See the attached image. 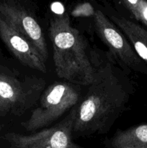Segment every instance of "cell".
Instances as JSON below:
<instances>
[{
  "label": "cell",
  "instance_id": "1",
  "mask_svg": "<svg viewBox=\"0 0 147 148\" xmlns=\"http://www.w3.org/2000/svg\"><path fill=\"white\" fill-rule=\"evenodd\" d=\"M95 61V72L83 99L77 106L73 138L104 134L126 110L134 92L132 82L109 53Z\"/></svg>",
  "mask_w": 147,
  "mask_h": 148
},
{
  "label": "cell",
  "instance_id": "2",
  "mask_svg": "<svg viewBox=\"0 0 147 148\" xmlns=\"http://www.w3.org/2000/svg\"><path fill=\"white\" fill-rule=\"evenodd\" d=\"M48 30L57 76L73 85L89 86L94 78L95 61L84 36L71 25L69 15H55Z\"/></svg>",
  "mask_w": 147,
  "mask_h": 148
},
{
  "label": "cell",
  "instance_id": "3",
  "mask_svg": "<svg viewBox=\"0 0 147 148\" xmlns=\"http://www.w3.org/2000/svg\"><path fill=\"white\" fill-rule=\"evenodd\" d=\"M74 85L63 80L53 82L44 89L37 106L32 111L28 119L22 123L24 130L34 132L48 128L77 106L80 101V91Z\"/></svg>",
  "mask_w": 147,
  "mask_h": 148
},
{
  "label": "cell",
  "instance_id": "4",
  "mask_svg": "<svg viewBox=\"0 0 147 148\" xmlns=\"http://www.w3.org/2000/svg\"><path fill=\"white\" fill-rule=\"evenodd\" d=\"M95 30L98 37L109 49V54L124 70L147 76V64L142 60L125 35L111 21L105 12L94 11Z\"/></svg>",
  "mask_w": 147,
  "mask_h": 148
},
{
  "label": "cell",
  "instance_id": "5",
  "mask_svg": "<svg viewBox=\"0 0 147 148\" xmlns=\"http://www.w3.org/2000/svg\"><path fill=\"white\" fill-rule=\"evenodd\" d=\"M77 106L52 127L27 135L10 132L4 136L5 140L11 148H85L74 142L73 128Z\"/></svg>",
  "mask_w": 147,
  "mask_h": 148
},
{
  "label": "cell",
  "instance_id": "6",
  "mask_svg": "<svg viewBox=\"0 0 147 148\" xmlns=\"http://www.w3.org/2000/svg\"><path fill=\"white\" fill-rule=\"evenodd\" d=\"M45 85L46 82L41 78L20 79L0 72V101L9 107L12 114L22 115L38 101Z\"/></svg>",
  "mask_w": 147,
  "mask_h": 148
},
{
  "label": "cell",
  "instance_id": "7",
  "mask_svg": "<svg viewBox=\"0 0 147 148\" xmlns=\"http://www.w3.org/2000/svg\"><path fill=\"white\" fill-rule=\"evenodd\" d=\"M0 15L38 51L43 59L48 56L44 33L33 11L14 0L0 1Z\"/></svg>",
  "mask_w": 147,
  "mask_h": 148
},
{
  "label": "cell",
  "instance_id": "8",
  "mask_svg": "<svg viewBox=\"0 0 147 148\" xmlns=\"http://www.w3.org/2000/svg\"><path fill=\"white\" fill-rule=\"evenodd\" d=\"M0 38L12 53L24 66L46 73V61L26 38L0 15Z\"/></svg>",
  "mask_w": 147,
  "mask_h": 148
},
{
  "label": "cell",
  "instance_id": "9",
  "mask_svg": "<svg viewBox=\"0 0 147 148\" xmlns=\"http://www.w3.org/2000/svg\"><path fill=\"white\" fill-rule=\"evenodd\" d=\"M105 13L131 43L138 56L147 64V29L106 6Z\"/></svg>",
  "mask_w": 147,
  "mask_h": 148
},
{
  "label": "cell",
  "instance_id": "10",
  "mask_svg": "<svg viewBox=\"0 0 147 148\" xmlns=\"http://www.w3.org/2000/svg\"><path fill=\"white\" fill-rule=\"evenodd\" d=\"M108 148H147V124L118 130L107 144Z\"/></svg>",
  "mask_w": 147,
  "mask_h": 148
},
{
  "label": "cell",
  "instance_id": "11",
  "mask_svg": "<svg viewBox=\"0 0 147 148\" xmlns=\"http://www.w3.org/2000/svg\"><path fill=\"white\" fill-rule=\"evenodd\" d=\"M121 7L128 11L131 15L147 29V1L144 0H122L119 1Z\"/></svg>",
  "mask_w": 147,
  "mask_h": 148
},
{
  "label": "cell",
  "instance_id": "12",
  "mask_svg": "<svg viewBox=\"0 0 147 148\" xmlns=\"http://www.w3.org/2000/svg\"><path fill=\"white\" fill-rule=\"evenodd\" d=\"M11 113L9 107L5 103L0 101V114L1 115H5V114Z\"/></svg>",
  "mask_w": 147,
  "mask_h": 148
}]
</instances>
